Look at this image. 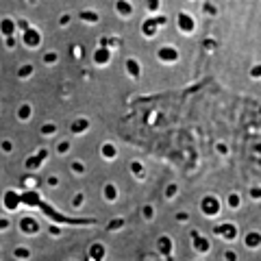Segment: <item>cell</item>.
Masks as SVG:
<instances>
[{
	"label": "cell",
	"instance_id": "obj_18",
	"mask_svg": "<svg viewBox=\"0 0 261 261\" xmlns=\"http://www.w3.org/2000/svg\"><path fill=\"white\" fill-rule=\"evenodd\" d=\"M72 168H74V172H76V174H83V170H85L81 161H74V163H72Z\"/></svg>",
	"mask_w": 261,
	"mask_h": 261
},
{
	"label": "cell",
	"instance_id": "obj_12",
	"mask_svg": "<svg viewBox=\"0 0 261 261\" xmlns=\"http://www.w3.org/2000/svg\"><path fill=\"white\" fill-rule=\"evenodd\" d=\"M57 59H59V57H57V53H48V55L44 57V63H46V65H55Z\"/></svg>",
	"mask_w": 261,
	"mask_h": 261
},
{
	"label": "cell",
	"instance_id": "obj_4",
	"mask_svg": "<svg viewBox=\"0 0 261 261\" xmlns=\"http://www.w3.org/2000/svg\"><path fill=\"white\" fill-rule=\"evenodd\" d=\"M0 31H3L5 37H13V31H15V22L11 18H5L0 22Z\"/></svg>",
	"mask_w": 261,
	"mask_h": 261
},
{
	"label": "cell",
	"instance_id": "obj_26",
	"mask_svg": "<svg viewBox=\"0 0 261 261\" xmlns=\"http://www.w3.org/2000/svg\"><path fill=\"white\" fill-rule=\"evenodd\" d=\"M68 22H70V15H63V18H61V22H59V24H61V27H65V24H68Z\"/></svg>",
	"mask_w": 261,
	"mask_h": 261
},
{
	"label": "cell",
	"instance_id": "obj_23",
	"mask_svg": "<svg viewBox=\"0 0 261 261\" xmlns=\"http://www.w3.org/2000/svg\"><path fill=\"white\" fill-rule=\"evenodd\" d=\"M3 150L5 152H11V142H3Z\"/></svg>",
	"mask_w": 261,
	"mask_h": 261
},
{
	"label": "cell",
	"instance_id": "obj_19",
	"mask_svg": "<svg viewBox=\"0 0 261 261\" xmlns=\"http://www.w3.org/2000/svg\"><path fill=\"white\" fill-rule=\"evenodd\" d=\"M18 27H20V31H22V33H27V31L31 29V27H29V22H27V20H18Z\"/></svg>",
	"mask_w": 261,
	"mask_h": 261
},
{
	"label": "cell",
	"instance_id": "obj_21",
	"mask_svg": "<svg viewBox=\"0 0 261 261\" xmlns=\"http://www.w3.org/2000/svg\"><path fill=\"white\" fill-rule=\"evenodd\" d=\"M68 148H70L68 142H61V144H59V152H68Z\"/></svg>",
	"mask_w": 261,
	"mask_h": 261
},
{
	"label": "cell",
	"instance_id": "obj_9",
	"mask_svg": "<svg viewBox=\"0 0 261 261\" xmlns=\"http://www.w3.org/2000/svg\"><path fill=\"white\" fill-rule=\"evenodd\" d=\"M33 70H35L33 65H22V68L18 70V79H29L33 74Z\"/></svg>",
	"mask_w": 261,
	"mask_h": 261
},
{
	"label": "cell",
	"instance_id": "obj_17",
	"mask_svg": "<svg viewBox=\"0 0 261 261\" xmlns=\"http://www.w3.org/2000/svg\"><path fill=\"white\" fill-rule=\"evenodd\" d=\"M44 154H46V152H42V154H39V157H35V159H29V161H27V166H29V168H35L37 163L44 159Z\"/></svg>",
	"mask_w": 261,
	"mask_h": 261
},
{
	"label": "cell",
	"instance_id": "obj_2",
	"mask_svg": "<svg viewBox=\"0 0 261 261\" xmlns=\"http://www.w3.org/2000/svg\"><path fill=\"white\" fill-rule=\"evenodd\" d=\"M168 20H166V15H159V18L157 20H146L144 22V33H146V35H154V29H157V24H166Z\"/></svg>",
	"mask_w": 261,
	"mask_h": 261
},
{
	"label": "cell",
	"instance_id": "obj_7",
	"mask_svg": "<svg viewBox=\"0 0 261 261\" xmlns=\"http://www.w3.org/2000/svg\"><path fill=\"white\" fill-rule=\"evenodd\" d=\"M126 70L130 72V76H133V79H140V63H137L135 59H126Z\"/></svg>",
	"mask_w": 261,
	"mask_h": 261
},
{
	"label": "cell",
	"instance_id": "obj_20",
	"mask_svg": "<svg viewBox=\"0 0 261 261\" xmlns=\"http://www.w3.org/2000/svg\"><path fill=\"white\" fill-rule=\"evenodd\" d=\"M157 7H159V0H148V9L150 11H157Z\"/></svg>",
	"mask_w": 261,
	"mask_h": 261
},
{
	"label": "cell",
	"instance_id": "obj_5",
	"mask_svg": "<svg viewBox=\"0 0 261 261\" xmlns=\"http://www.w3.org/2000/svg\"><path fill=\"white\" fill-rule=\"evenodd\" d=\"M109 57H111V53L107 50V48H98L96 55H94V61L98 65H107L109 63Z\"/></svg>",
	"mask_w": 261,
	"mask_h": 261
},
{
	"label": "cell",
	"instance_id": "obj_15",
	"mask_svg": "<svg viewBox=\"0 0 261 261\" xmlns=\"http://www.w3.org/2000/svg\"><path fill=\"white\" fill-rule=\"evenodd\" d=\"M105 194H107V198H109V200H113V198H116V187H113V185H107V187H105Z\"/></svg>",
	"mask_w": 261,
	"mask_h": 261
},
{
	"label": "cell",
	"instance_id": "obj_24",
	"mask_svg": "<svg viewBox=\"0 0 261 261\" xmlns=\"http://www.w3.org/2000/svg\"><path fill=\"white\" fill-rule=\"evenodd\" d=\"M133 170H135V174H142V166H140V163H133Z\"/></svg>",
	"mask_w": 261,
	"mask_h": 261
},
{
	"label": "cell",
	"instance_id": "obj_25",
	"mask_svg": "<svg viewBox=\"0 0 261 261\" xmlns=\"http://www.w3.org/2000/svg\"><path fill=\"white\" fill-rule=\"evenodd\" d=\"M81 202H83V196H76V198H74V207H81Z\"/></svg>",
	"mask_w": 261,
	"mask_h": 261
},
{
	"label": "cell",
	"instance_id": "obj_1",
	"mask_svg": "<svg viewBox=\"0 0 261 261\" xmlns=\"http://www.w3.org/2000/svg\"><path fill=\"white\" fill-rule=\"evenodd\" d=\"M22 42L27 44L29 48H37V46H39V42H42V35H39V33H37L35 29H29V31L22 35Z\"/></svg>",
	"mask_w": 261,
	"mask_h": 261
},
{
	"label": "cell",
	"instance_id": "obj_6",
	"mask_svg": "<svg viewBox=\"0 0 261 261\" xmlns=\"http://www.w3.org/2000/svg\"><path fill=\"white\" fill-rule=\"evenodd\" d=\"M116 11L120 15H124V18H128V15L133 13V9H130V5L126 3V0H118V3H116Z\"/></svg>",
	"mask_w": 261,
	"mask_h": 261
},
{
	"label": "cell",
	"instance_id": "obj_16",
	"mask_svg": "<svg viewBox=\"0 0 261 261\" xmlns=\"http://www.w3.org/2000/svg\"><path fill=\"white\" fill-rule=\"evenodd\" d=\"M55 130H57L55 124H44V126H42V133H44V135H53Z\"/></svg>",
	"mask_w": 261,
	"mask_h": 261
},
{
	"label": "cell",
	"instance_id": "obj_22",
	"mask_svg": "<svg viewBox=\"0 0 261 261\" xmlns=\"http://www.w3.org/2000/svg\"><path fill=\"white\" fill-rule=\"evenodd\" d=\"M7 48H15V39L13 37H7Z\"/></svg>",
	"mask_w": 261,
	"mask_h": 261
},
{
	"label": "cell",
	"instance_id": "obj_13",
	"mask_svg": "<svg viewBox=\"0 0 261 261\" xmlns=\"http://www.w3.org/2000/svg\"><path fill=\"white\" fill-rule=\"evenodd\" d=\"M102 154H107V157H116V148H113L111 144H105L102 146Z\"/></svg>",
	"mask_w": 261,
	"mask_h": 261
},
{
	"label": "cell",
	"instance_id": "obj_8",
	"mask_svg": "<svg viewBox=\"0 0 261 261\" xmlns=\"http://www.w3.org/2000/svg\"><path fill=\"white\" fill-rule=\"evenodd\" d=\"M178 22H181V29H183L185 33H190V31H194V22H192L190 18H187V15H185V13H181V15H178Z\"/></svg>",
	"mask_w": 261,
	"mask_h": 261
},
{
	"label": "cell",
	"instance_id": "obj_11",
	"mask_svg": "<svg viewBox=\"0 0 261 261\" xmlns=\"http://www.w3.org/2000/svg\"><path fill=\"white\" fill-rule=\"evenodd\" d=\"M81 20H87V22H98V13H94V11H83V13H81Z\"/></svg>",
	"mask_w": 261,
	"mask_h": 261
},
{
	"label": "cell",
	"instance_id": "obj_27",
	"mask_svg": "<svg viewBox=\"0 0 261 261\" xmlns=\"http://www.w3.org/2000/svg\"><path fill=\"white\" fill-rule=\"evenodd\" d=\"M7 226V220H0V228H5Z\"/></svg>",
	"mask_w": 261,
	"mask_h": 261
},
{
	"label": "cell",
	"instance_id": "obj_14",
	"mask_svg": "<svg viewBox=\"0 0 261 261\" xmlns=\"http://www.w3.org/2000/svg\"><path fill=\"white\" fill-rule=\"evenodd\" d=\"M85 126H87V120H79V122H74V126L72 128H74V133H83Z\"/></svg>",
	"mask_w": 261,
	"mask_h": 261
},
{
	"label": "cell",
	"instance_id": "obj_28",
	"mask_svg": "<svg viewBox=\"0 0 261 261\" xmlns=\"http://www.w3.org/2000/svg\"><path fill=\"white\" fill-rule=\"evenodd\" d=\"M31 3H35V0H31Z\"/></svg>",
	"mask_w": 261,
	"mask_h": 261
},
{
	"label": "cell",
	"instance_id": "obj_10",
	"mask_svg": "<svg viewBox=\"0 0 261 261\" xmlns=\"http://www.w3.org/2000/svg\"><path fill=\"white\" fill-rule=\"evenodd\" d=\"M18 118L20 120H29L31 118V105H22V107L18 109Z\"/></svg>",
	"mask_w": 261,
	"mask_h": 261
},
{
	"label": "cell",
	"instance_id": "obj_3",
	"mask_svg": "<svg viewBox=\"0 0 261 261\" xmlns=\"http://www.w3.org/2000/svg\"><path fill=\"white\" fill-rule=\"evenodd\" d=\"M176 57H178V53L174 50V48H159V59L161 61L172 63V61H176Z\"/></svg>",
	"mask_w": 261,
	"mask_h": 261
}]
</instances>
